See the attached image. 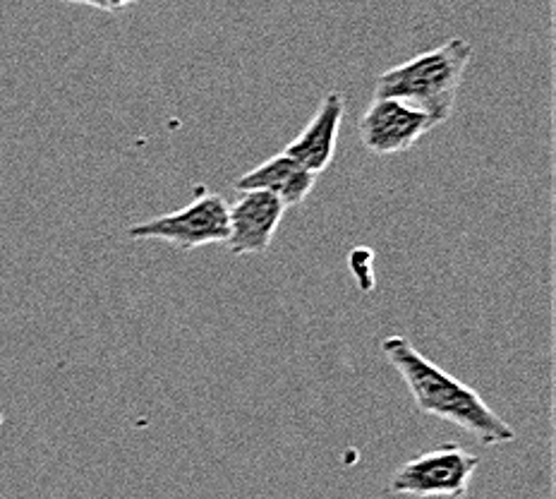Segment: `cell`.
Segmentation results:
<instances>
[{
    "instance_id": "obj_1",
    "label": "cell",
    "mask_w": 556,
    "mask_h": 499,
    "mask_svg": "<svg viewBox=\"0 0 556 499\" xmlns=\"http://www.w3.org/2000/svg\"><path fill=\"white\" fill-rule=\"evenodd\" d=\"M381 353L405 382L420 413L460 427L486 447L516 439L514 427L502 415H496L478 391L425 358L410 339L399 334L387 336L381 341Z\"/></svg>"
},
{
    "instance_id": "obj_2",
    "label": "cell",
    "mask_w": 556,
    "mask_h": 499,
    "mask_svg": "<svg viewBox=\"0 0 556 499\" xmlns=\"http://www.w3.org/2000/svg\"><path fill=\"white\" fill-rule=\"evenodd\" d=\"M470 58L472 46L466 39H448L432 51L384 70L377 79L375 99H401L422 109L434 125H442L454 113Z\"/></svg>"
},
{
    "instance_id": "obj_3",
    "label": "cell",
    "mask_w": 556,
    "mask_h": 499,
    "mask_svg": "<svg viewBox=\"0 0 556 499\" xmlns=\"http://www.w3.org/2000/svg\"><path fill=\"white\" fill-rule=\"evenodd\" d=\"M480 459L458 445H444L405 461L391 475L389 492L405 497H466Z\"/></svg>"
},
{
    "instance_id": "obj_4",
    "label": "cell",
    "mask_w": 556,
    "mask_h": 499,
    "mask_svg": "<svg viewBox=\"0 0 556 499\" xmlns=\"http://www.w3.org/2000/svg\"><path fill=\"white\" fill-rule=\"evenodd\" d=\"M132 240H166L188 252L228 240V202L216 192H202L188 207L152 222L127 228Z\"/></svg>"
},
{
    "instance_id": "obj_5",
    "label": "cell",
    "mask_w": 556,
    "mask_h": 499,
    "mask_svg": "<svg viewBox=\"0 0 556 499\" xmlns=\"http://www.w3.org/2000/svg\"><path fill=\"white\" fill-rule=\"evenodd\" d=\"M434 121L422 109L401 99H375L363 111L357 133L361 142L377 157H396L408 152L422 135L434 130Z\"/></svg>"
},
{
    "instance_id": "obj_6",
    "label": "cell",
    "mask_w": 556,
    "mask_h": 499,
    "mask_svg": "<svg viewBox=\"0 0 556 499\" xmlns=\"http://www.w3.org/2000/svg\"><path fill=\"white\" fill-rule=\"evenodd\" d=\"M286 204L266 190H248L228 204V248L236 258L269 252L278 226L283 222Z\"/></svg>"
},
{
    "instance_id": "obj_7",
    "label": "cell",
    "mask_w": 556,
    "mask_h": 499,
    "mask_svg": "<svg viewBox=\"0 0 556 499\" xmlns=\"http://www.w3.org/2000/svg\"><path fill=\"white\" fill-rule=\"evenodd\" d=\"M343 118L345 97L341 91H329V95L319 101L315 115H312V121L303 127V133L283 149V154L295 159L298 164H303L307 171L319 176L321 171H327L331 166Z\"/></svg>"
},
{
    "instance_id": "obj_8",
    "label": "cell",
    "mask_w": 556,
    "mask_h": 499,
    "mask_svg": "<svg viewBox=\"0 0 556 499\" xmlns=\"http://www.w3.org/2000/svg\"><path fill=\"white\" fill-rule=\"evenodd\" d=\"M317 176L312 171H307L303 164H298L295 159L288 154H276L271 159L262 161L257 169L248 171L245 176L236 180V190L238 192H248V190H266L276 195L288 207H298L303 204L312 188H315Z\"/></svg>"
},
{
    "instance_id": "obj_9",
    "label": "cell",
    "mask_w": 556,
    "mask_h": 499,
    "mask_svg": "<svg viewBox=\"0 0 556 499\" xmlns=\"http://www.w3.org/2000/svg\"><path fill=\"white\" fill-rule=\"evenodd\" d=\"M63 3H75V5H89L97 10H106V13H118V10L139 3V0H63Z\"/></svg>"
}]
</instances>
